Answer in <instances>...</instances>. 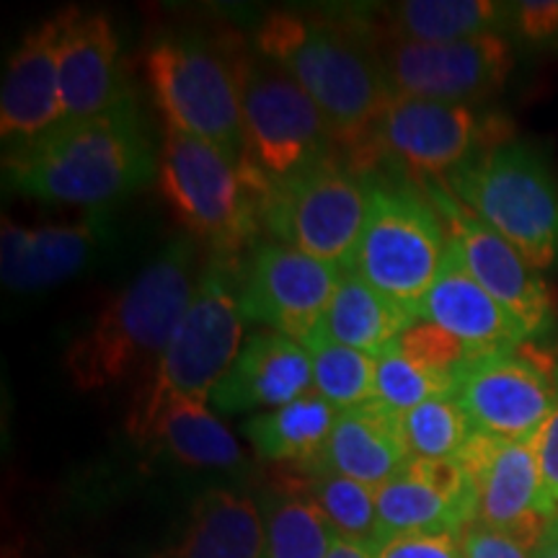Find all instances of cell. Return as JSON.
<instances>
[{
	"label": "cell",
	"instance_id": "38",
	"mask_svg": "<svg viewBox=\"0 0 558 558\" xmlns=\"http://www.w3.org/2000/svg\"><path fill=\"white\" fill-rule=\"evenodd\" d=\"M465 558H530V548L520 541L509 538L497 530H488L478 522H471L469 527L460 530Z\"/></svg>",
	"mask_w": 558,
	"mask_h": 558
},
{
	"label": "cell",
	"instance_id": "15",
	"mask_svg": "<svg viewBox=\"0 0 558 558\" xmlns=\"http://www.w3.org/2000/svg\"><path fill=\"white\" fill-rule=\"evenodd\" d=\"M422 190L442 215L452 246L471 277L525 326L530 339L543 337L556 320V303L541 269L469 207L460 205L442 184H424Z\"/></svg>",
	"mask_w": 558,
	"mask_h": 558
},
{
	"label": "cell",
	"instance_id": "21",
	"mask_svg": "<svg viewBox=\"0 0 558 558\" xmlns=\"http://www.w3.org/2000/svg\"><path fill=\"white\" fill-rule=\"evenodd\" d=\"M313 390L308 349L282 333L259 331L243 341L239 357L209 396L222 414L282 409Z\"/></svg>",
	"mask_w": 558,
	"mask_h": 558
},
{
	"label": "cell",
	"instance_id": "30",
	"mask_svg": "<svg viewBox=\"0 0 558 558\" xmlns=\"http://www.w3.org/2000/svg\"><path fill=\"white\" fill-rule=\"evenodd\" d=\"M300 484L316 501L337 538L362 543V546H373L378 541V505H375L373 486L326 469L305 471Z\"/></svg>",
	"mask_w": 558,
	"mask_h": 558
},
{
	"label": "cell",
	"instance_id": "20",
	"mask_svg": "<svg viewBox=\"0 0 558 558\" xmlns=\"http://www.w3.org/2000/svg\"><path fill=\"white\" fill-rule=\"evenodd\" d=\"M60 96L65 120H83L130 99L120 70V41L107 13L68 9L60 41Z\"/></svg>",
	"mask_w": 558,
	"mask_h": 558
},
{
	"label": "cell",
	"instance_id": "11",
	"mask_svg": "<svg viewBox=\"0 0 558 558\" xmlns=\"http://www.w3.org/2000/svg\"><path fill=\"white\" fill-rule=\"evenodd\" d=\"M369 184L337 153L269 192L262 230L313 259L347 267L367 220Z\"/></svg>",
	"mask_w": 558,
	"mask_h": 558
},
{
	"label": "cell",
	"instance_id": "6",
	"mask_svg": "<svg viewBox=\"0 0 558 558\" xmlns=\"http://www.w3.org/2000/svg\"><path fill=\"white\" fill-rule=\"evenodd\" d=\"M239 275L228 269V259L207 264L199 275L190 308L181 316L177 331L160 357L137 383L132 393L128 432L137 429L169 401H194L209 407V396L226 378L239 357L243 333Z\"/></svg>",
	"mask_w": 558,
	"mask_h": 558
},
{
	"label": "cell",
	"instance_id": "37",
	"mask_svg": "<svg viewBox=\"0 0 558 558\" xmlns=\"http://www.w3.org/2000/svg\"><path fill=\"white\" fill-rule=\"evenodd\" d=\"M538 465H541V494L538 512L543 518L558 512V399L550 416L538 429Z\"/></svg>",
	"mask_w": 558,
	"mask_h": 558
},
{
	"label": "cell",
	"instance_id": "9",
	"mask_svg": "<svg viewBox=\"0 0 558 558\" xmlns=\"http://www.w3.org/2000/svg\"><path fill=\"white\" fill-rule=\"evenodd\" d=\"M442 186L535 269L558 259V179L530 145H494L465 160Z\"/></svg>",
	"mask_w": 558,
	"mask_h": 558
},
{
	"label": "cell",
	"instance_id": "12",
	"mask_svg": "<svg viewBox=\"0 0 558 558\" xmlns=\"http://www.w3.org/2000/svg\"><path fill=\"white\" fill-rule=\"evenodd\" d=\"M378 58L390 96L478 107L497 96L514 68L505 34L418 45L378 34Z\"/></svg>",
	"mask_w": 558,
	"mask_h": 558
},
{
	"label": "cell",
	"instance_id": "25",
	"mask_svg": "<svg viewBox=\"0 0 558 558\" xmlns=\"http://www.w3.org/2000/svg\"><path fill=\"white\" fill-rule=\"evenodd\" d=\"M130 437L140 448H150L194 471H230L246 460L233 432L209 407L194 401H169L132 429Z\"/></svg>",
	"mask_w": 558,
	"mask_h": 558
},
{
	"label": "cell",
	"instance_id": "4",
	"mask_svg": "<svg viewBox=\"0 0 558 558\" xmlns=\"http://www.w3.org/2000/svg\"><path fill=\"white\" fill-rule=\"evenodd\" d=\"M251 52L230 32L173 29L145 47V78L166 120L243 156V73Z\"/></svg>",
	"mask_w": 558,
	"mask_h": 558
},
{
	"label": "cell",
	"instance_id": "34",
	"mask_svg": "<svg viewBox=\"0 0 558 558\" xmlns=\"http://www.w3.org/2000/svg\"><path fill=\"white\" fill-rule=\"evenodd\" d=\"M396 352H401L403 357L414 362L422 369L439 375V378H448L452 383L460 380V375L471 367V352L456 337H450L448 331L439 329L437 324L418 318L416 324H411L407 331L396 339L393 344Z\"/></svg>",
	"mask_w": 558,
	"mask_h": 558
},
{
	"label": "cell",
	"instance_id": "10",
	"mask_svg": "<svg viewBox=\"0 0 558 558\" xmlns=\"http://www.w3.org/2000/svg\"><path fill=\"white\" fill-rule=\"evenodd\" d=\"M243 160L267 190L288 184L339 148L316 101L275 62L251 54L243 73Z\"/></svg>",
	"mask_w": 558,
	"mask_h": 558
},
{
	"label": "cell",
	"instance_id": "3",
	"mask_svg": "<svg viewBox=\"0 0 558 558\" xmlns=\"http://www.w3.org/2000/svg\"><path fill=\"white\" fill-rule=\"evenodd\" d=\"M197 246L177 239L104 308L65 352L75 390H96L143 378L160 357L197 290Z\"/></svg>",
	"mask_w": 558,
	"mask_h": 558
},
{
	"label": "cell",
	"instance_id": "35",
	"mask_svg": "<svg viewBox=\"0 0 558 558\" xmlns=\"http://www.w3.org/2000/svg\"><path fill=\"white\" fill-rule=\"evenodd\" d=\"M373 558H465L460 533H411L375 541Z\"/></svg>",
	"mask_w": 558,
	"mask_h": 558
},
{
	"label": "cell",
	"instance_id": "5",
	"mask_svg": "<svg viewBox=\"0 0 558 558\" xmlns=\"http://www.w3.org/2000/svg\"><path fill=\"white\" fill-rule=\"evenodd\" d=\"M509 137V122L481 107L390 96L365 137L341 158L365 177L388 169L416 186L442 184L465 160Z\"/></svg>",
	"mask_w": 558,
	"mask_h": 558
},
{
	"label": "cell",
	"instance_id": "31",
	"mask_svg": "<svg viewBox=\"0 0 558 558\" xmlns=\"http://www.w3.org/2000/svg\"><path fill=\"white\" fill-rule=\"evenodd\" d=\"M305 349L311 354L313 390L333 409L349 411L375 401L378 357L326 339L305 341Z\"/></svg>",
	"mask_w": 558,
	"mask_h": 558
},
{
	"label": "cell",
	"instance_id": "24",
	"mask_svg": "<svg viewBox=\"0 0 558 558\" xmlns=\"http://www.w3.org/2000/svg\"><path fill=\"white\" fill-rule=\"evenodd\" d=\"M411 460L401 414L373 401L339 411L337 424L316 469L339 473L360 484L380 488L396 478Z\"/></svg>",
	"mask_w": 558,
	"mask_h": 558
},
{
	"label": "cell",
	"instance_id": "17",
	"mask_svg": "<svg viewBox=\"0 0 558 558\" xmlns=\"http://www.w3.org/2000/svg\"><path fill=\"white\" fill-rule=\"evenodd\" d=\"M378 541L411 533H460L476 522V488L460 460L411 458L375 488Z\"/></svg>",
	"mask_w": 558,
	"mask_h": 558
},
{
	"label": "cell",
	"instance_id": "40",
	"mask_svg": "<svg viewBox=\"0 0 558 558\" xmlns=\"http://www.w3.org/2000/svg\"><path fill=\"white\" fill-rule=\"evenodd\" d=\"M329 558H373V548L362 546V543H354V541L333 538Z\"/></svg>",
	"mask_w": 558,
	"mask_h": 558
},
{
	"label": "cell",
	"instance_id": "13",
	"mask_svg": "<svg viewBox=\"0 0 558 558\" xmlns=\"http://www.w3.org/2000/svg\"><path fill=\"white\" fill-rule=\"evenodd\" d=\"M456 399L473 432L501 439L533 437L558 399V360L533 341L512 352L471 362Z\"/></svg>",
	"mask_w": 558,
	"mask_h": 558
},
{
	"label": "cell",
	"instance_id": "16",
	"mask_svg": "<svg viewBox=\"0 0 558 558\" xmlns=\"http://www.w3.org/2000/svg\"><path fill=\"white\" fill-rule=\"evenodd\" d=\"M538 435V432H535ZM501 439L473 432L458 460L476 488V522L533 550L548 518L538 512V439Z\"/></svg>",
	"mask_w": 558,
	"mask_h": 558
},
{
	"label": "cell",
	"instance_id": "7",
	"mask_svg": "<svg viewBox=\"0 0 558 558\" xmlns=\"http://www.w3.org/2000/svg\"><path fill=\"white\" fill-rule=\"evenodd\" d=\"M156 179L177 220L218 259L230 262L262 230L267 190L241 153L166 130Z\"/></svg>",
	"mask_w": 558,
	"mask_h": 558
},
{
	"label": "cell",
	"instance_id": "33",
	"mask_svg": "<svg viewBox=\"0 0 558 558\" xmlns=\"http://www.w3.org/2000/svg\"><path fill=\"white\" fill-rule=\"evenodd\" d=\"M458 383L422 369L414 362L396 352L393 347L378 357V373H375V401L383 407L407 414L418 403L437 399V396H456Z\"/></svg>",
	"mask_w": 558,
	"mask_h": 558
},
{
	"label": "cell",
	"instance_id": "32",
	"mask_svg": "<svg viewBox=\"0 0 558 558\" xmlns=\"http://www.w3.org/2000/svg\"><path fill=\"white\" fill-rule=\"evenodd\" d=\"M411 458L456 460L473 437L471 418L456 396H437L401 414Z\"/></svg>",
	"mask_w": 558,
	"mask_h": 558
},
{
	"label": "cell",
	"instance_id": "28",
	"mask_svg": "<svg viewBox=\"0 0 558 558\" xmlns=\"http://www.w3.org/2000/svg\"><path fill=\"white\" fill-rule=\"evenodd\" d=\"M509 16L512 3L494 0H403L386 11V26L378 34L393 41L442 45L501 34Z\"/></svg>",
	"mask_w": 558,
	"mask_h": 558
},
{
	"label": "cell",
	"instance_id": "22",
	"mask_svg": "<svg viewBox=\"0 0 558 558\" xmlns=\"http://www.w3.org/2000/svg\"><path fill=\"white\" fill-rule=\"evenodd\" d=\"M107 228L99 218L68 226H19L3 218L0 228V275L13 292H37L81 275L94 259Z\"/></svg>",
	"mask_w": 558,
	"mask_h": 558
},
{
	"label": "cell",
	"instance_id": "14",
	"mask_svg": "<svg viewBox=\"0 0 558 558\" xmlns=\"http://www.w3.org/2000/svg\"><path fill=\"white\" fill-rule=\"evenodd\" d=\"M341 271L344 267L284 243H256L239 275L243 318L305 347L329 308Z\"/></svg>",
	"mask_w": 558,
	"mask_h": 558
},
{
	"label": "cell",
	"instance_id": "36",
	"mask_svg": "<svg viewBox=\"0 0 558 558\" xmlns=\"http://www.w3.org/2000/svg\"><path fill=\"white\" fill-rule=\"evenodd\" d=\"M509 26L522 41H530L541 50H558V0L512 3Z\"/></svg>",
	"mask_w": 558,
	"mask_h": 558
},
{
	"label": "cell",
	"instance_id": "19",
	"mask_svg": "<svg viewBox=\"0 0 558 558\" xmlns=\"http://www.w3.org/2000/svg\"><path fill=\"white\" fill-rule=\"evenodd\" d=\"M418 318L456 337L473 360L512 352L530 341L525 326L463 267L452 241L435 284L418 305Z\"/></svg>",
	"mask_w": 558,
	"mask_h": 558
},
{
	"label": "cell",
	"instance_id": "39",
	"mask_svg": "<svg viewBox=\"0 0 558 558\" xmlns=\"http://www.w3.org/2000/svg\"><path fill=\"white\" fill-rule=\"evenodd\" d=\"M530 558H558V512L546 520L538 543L530 550Z\"/></svg>",
	"mask_w": 558,
	"mask_h": 558
},
{
	"label": "cell",
	"instance_id": "26",
	"mask_svg": "<svg viewBox=\"0 0 558 558\" xmlns=\"http://www.w3.org/2000/svg\"><path fill=\"white\" fill-rule=\"evenodd\" d=\"M416 320L414 313L344 269L329 308L311 339H326L380 357Z\"/></svg>",
	"mask_w": 558,
	"mask_h": 558
},
{
	"label": "cell",
	"instance_id": "27",
	"mask_svg": "<svg viewBox=\"0 0 558 558\" xmlns=\"http://www.w3.org/2000/svg\"><path fill=\"white\" fill-rule=\"evenodd\" d=\"M337 418L339 411L316 390H308L288 407L251 416L243 435L264 460L305 473L324 458Z\"/></svg>",
	"mask_w": 558,
	"mask_h": 558
},
{
	"label": "cell",
	"instance_id": "23",
	"mask_svg": "<svg viewBox=\"0 0 558 558\" xmlns=\"http://www.w3.org/2000/svg\"><path fill=\"white\" fill-rule=\"evenodd\" d=\"M158 558H267V518L254 497L233 488L199 494L179 538Z\"/></svg>",
	"mask_w": 558,
	"mask_h": 558
},
{
	"label": "cell",
	"instance_id": "29",
	"mask_svg": "<svg viewBox=\"0 0 558 558\" xmlns=\"http://www.w3.org/2000/svg\"><path fill=\"white\" fill-rule=\"evenodd\" d=\"M267 518V558H329L331 533L303 484L290 481L264 501Z\"/></svg>",
	"mask_w": 558,
	"mask_h": 558
},
{
	"label": "cell",
	"instance_id": "2",
	"mask_svg": "<svg viewBox=\"0 0 558 558\" xmlns=\"http://www.w3.org/2000/svg\"><path fill=\"white\" fill-rule=\"evenodd\" d=\"M156 171L132 96L104 114L62 120L3 156L5 190L52 205H107L148 184Z\"/></svg>",
	"mask_w": 558,
	"mask_h": 558
},
{
	"label": "cell",
	"instance_id": "1",
	"mask_svg": "<svg viewBox=\"0 0 558 558\" xmlns=\"http://www.w3.org/2000/svg\"><path fill=\"white\" fill-rule=\"evenodd\" d=\"M256 50L316 101L339 153L352 150L390 101L378 29L357 16L275 11L256 29Z\"/></svg>",
	"mask_w": 558,
	"mask_h": 558
},
{
	"label": "cell",
	"instance_id": "8",
	"mask_svg": "<svg viewBox=\"0 0 558 558\" xmlns=\"http://www.w3.org/2000/svg\"><path fill=\"white\" fill-rule=\"evenodd\" d=\"M369 179L367 220L344 269L418 318V305L448 256V226L422 186Z\"/></svg>",
	"mask_w": 558,
	"mask_h": 558
},
{
	"label": "cell",
	"instance_id": "18",
	"mask_svg": "<svg viewBox=\"0 0 558 558\" xmlns=\"http://www.w3.org/2000/svg\"><path fill=\"white\" fill-rule=\"evenodd\" d=\"M68 9L24 34L9 58L0 90V135L24 143L65 120L60 96V41Z\"/></svg>",
	"mask_w": 558,
	"mask_h": 558
}]
</instances>
